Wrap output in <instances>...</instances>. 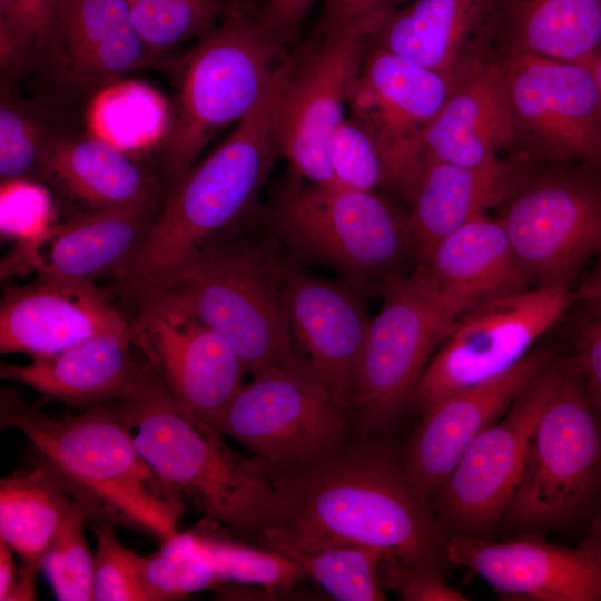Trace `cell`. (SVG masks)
<instances>
[{"label": "cell", "instance_id": "obj_1", "mask_svg": "<svg viewBox=\"0 0 601 601\" xmlns=\"http://www.w3.org/2000/svg\"><path fill=\"white\" fill-rule=\"evenodd\" d=\"M268 474L276 497L274 525L374 549L413 565L443 571L449 563L447 536L431 499L387 442L345 440L314 461Z\"/></svg>", "mask_w": 601, "mask_h": 601}, {"label": "cell", "instance_id": "obj_2", "mask_svg": "<svg viewBox=\"0 0 601 601\" xmlns=\"http://www.w3.org/2000/svg\"><path fill=\"white\" fill-rule=\"evenodd\" d=\"M1 426L28 437L36 462L86 509L91 522L131 528L161 542L178 532L183 500L140 454L116 408L96 404L57 420L6 393Z\"/></svg>", "mask_w": 601, "mask_h": 601}, {"label": "cell", "instance_id": "obj_3", "mask_svg": "<svg viewBox=\"0 0 601 601\" xmlns=\"http://www.w3.org/2000/svg\"><path fill=\"white\" fill-rule=\"evenodd\" d=\"M285 67L227 138L174 183L130 264L131 288L161 286L249 211L278 152L274 120Z\"/></svg>", "mask_w": 601, "mask_h": 601}, {"label": "cell", "instance_id": "obj_4", "mask_svg": "<svg viewBox=\"0 0 601 601\" xmlns=\"http://www.w3.org/2000/svg\"><path fill=\"white\" fill-rule=\"evenodd\" d=\"M116 410L166 487L189 499L205 520L258 539L275 524L266 464L230 449L219 432L178 403L148 365L135 394Z\"/></svg>", "mask_w": 601, "mask_h": 601}, {"label": "cell", "instance_id": "obj_5", "mask_svg": "<svg viewBox=\"0 0 601 601\" xmlns=\"http://www.w3.org/2000/svg\"><path fill=\"white\" fill-rule=\"evenodd\" d=\"M223 337L252 375L292 363L295 352L279 278V257L243 239L200 250L161 286Z\"/></svg>", "mask_w": 601, "mask_h": 601}, {"label": "cell", "instance_id": "obj_6", "mask_svg": "<svg viewBox=\"0 0 601 601\" xmlns=\"http://www.w3.org/2000/svg\"><path fill=\"white\" fill-rule=\"evenodd\" d=\"M279 39L262 21L233 10L183 58L160 148L173 183L194 166L209 139L255 107L278 68Z\"/></svg>", "mask_w": 601, "mask_h": 601}, {"label": "cell", "instance_id": "obj_7", "mask_svg": "<svg viewBox=\"0 0 601 601\" xmlns=\"http://www.w3.org/2000/svg\"><path fill=\"white\" fill-rule=\"evenodd\" d=\"M268 226L295 260L332 267L352 287L414 256L406 211L376 191L292 175L270 206Z\"/></svg>", "mask_w": 601, "mask_h": 601}, {"label": "cell", "instance_id": "obj_8", "mask_svg": "<svg viewBox=\"0 0 601 601\" xmlns=\"http://www.w3.org/2000/svg\"><path fill=\"white\" fill-rule=\"evenodd\" d=\"M553 365L552 387L502 520L519 531L569 521L585 506L601 479V413L571 358L555 357Z\"/></svg>", "mask_w": 601, "mask_h": 601}, {"label": "cell", "instance_id": "obj_9", "mask_svg": "<svg viewBox=\"0 0 601 601\" xmlns=\"http://www.w3.org/2000/svg\"><path fill=\"white\" fill-rule=\"evenodd\" d=\"M524 162L502 223L530 287H569L601 250V170Z\"/></svg>", "mask_w": 601, "mask_h": 601}, {"label": "cell", "instance_id": "obj_10", "mask_svg": "<svg viewBox=\"0 0 601 601\" xmlns=\"http://www.w3.org/2000/svg\"><path fill=\"white\" fill-rule=\"evenodd\" d=\"M371 318L349 411L362 432L394 424L414 394L433 354L463 309L417 266L391 275Z\"/></svg>", "mask_w": 601, "mask_h": 601}, {"label": "cell", "instance_id": "obj_11", "mask_svg": "<svg viewBox=\"0 0 601 601\" xmlns=\"http://www.w3.org/2000/svg\"><path fill=\"white\" fill-rule=\"evenodd\" d=\"M575 303L569 287H529L470 307L453 322L414 394L425 412L442 398L520 363Z\"/></svg>", "mask_w": 601, "mask_h": 601}, {"label": "cell", "instance_id": "obj_12", "mask_svg": "<svg viewBox=\"0 0 601 601\" xmlns=\"http://www.w3.org/2000/svg\"><path fill=\"white\" fill-rule=\"evenodd\" d=\"M497 58L509 96L512 158L601 170V99L590 65L532 55Z\"/></svg>", "mask_w": 601, "mask_h": 601}, {"label": "cell", "instance_id": "obj_13", "mask_svg": "<svg viewBox=\"0 0 601 601\" xmlns=\"http://www.w3.org/2000/svg\"><path fill=\"white\" fill-rule=\"evenodd\" d=\"M346 411L306 361L267 367L243 384L217 432L259 457L268 470L314 461L346 440Z\"/></svg>", "mask_w": 601, "mask_h": 601}, {"label": "cell", "instance_id": "obj_14", "mask_svg": "<svg viewBox=\"0 0 601 601\" xmlns=\"http://www.w3.org/2000/svg\"><path fill=\"white\" fill-rule=\"evenodd\" d=\"M384 21L363 19L322 36L298 66L286 63L274 121L277 151L293 176L318 185H338L326 161L325 144L345 119L353 82L372 36Z\"/></svg>", "mask_w": 601, "mask_h": 601}, {"label": "cell", "instance_id": "obj_15", "mask_svg": "<svg viewBox=\"0 0 601 601\" xmlns=\"http://www.w3.org/2000/svg\"><path fill=\"white\" fill-rule=\"evenodd\" d=\"M131 290L138 307L129 324L134 345L178 403L217 431L243 385L242 359L171 295L154 288Z\"/></svg>", "mask_w": 601, "mask_h": 601}, {"label": "cell", "instance_id": "obj_16", "mask_svg": "<svg viewBox=\"0 0 601 601\" xmlns=\"http://www.w3.org/2000/svg\"><path fill=\"white\" fill-rule=\"evenodd\" d=\"M554 358L521 391L500 420L479 434L431 497L446 536L491 539L502 523L522 472L530 436L552 387Z\"/></svg>", "mask_w": 601, "mask_h": 601}, {"label": "cell", "instance_id": "obj_17", "mask_svg": "<svg viewBox=\"0 0 601 601\" xmlns=\"http://www.w3.org/2000/svg\"><path fill=\"white\" fill-rule=\"evenodd\" d=\"M463 78V77H462ZM370 42L353 82L351 117L380 145L396 189L418 160L425 129L462 79Z\"/></svg>", "mask_w": 601, "mask_h": 601}, {"label": "cell", "instance_id": "obj_18", "mask_svg": "<svg viewBox=\"0 0 601 601\" xmlns=\"http://www.w3.org/2000/svg\"><path fill=\"white\" fill-rule=\"evenodd\" d=\"M279 278L294 343L347 412L370 318L352 286L314 276L279 257Z\"/></svg>", "mask_w": 601, "mask_h": 601}, {"label": "cell", "instance_id": "obj_19", "mask_svg": "<svg viewBox=\"0 0 601 601\" xmlns=\"http://www.w3.org/2000/svg\"><path fill=\"white\" fill-rule=\"evenodd\" d=\"M449 563L466 568L496 592L534 601H601V560L528 533L512 540L451 535Z\"/></svg>", "mask_w": 601, "mask_h": 601}, {"label": "cell", "instance_id": "obj_20", "mask_svg": "<svg viewBox=\"0 0 601 601\" xmlns=\"http://www.w3.org/2000/svg\"><path fill=\"white\" fill-rule=\"evenodd\" d=\"M554 357L550 345H536L504 374L455 392L423 412L401 453L411 479L426 496H433L471 443Z\"/></svg>", "mask_w": 601, "mask_h": 601}, {"label": "cell", "instance_id": "obj_21", "mask_svg": "<svg viewBox=\"0 0 601 601\" xmlns=\"http://www.w3.org/2000/svg\"><path fill=\"white\" fill-rule=\"evenodd\" d=\"M154 210H90L51 223L36 238L17 244L1 264V278L35 272L88 283L104 276L125 279L155 220Z\"/></svg>", "mask_w": 601, "mask_h": 601}, {"label": "cell", "instance_id": "obj_22", "mask_svg": "<svg viewBox=\"0 0 601 601\" xmlns=\"http://www.w3.org/2000/svg\"><path fill=\"white\" fill-rule=\"evenodd\" d=\"M42 48L58 80L85 93L102 90L154 60L125 0H63Z\"/></svg>", "mask_w": 601, "mask_h": 601}, {"label": "cell", "instance_id": "obj_23", "mask_svg": "<svg viewBox=\"0 0 601 601\" xmlns=\"http://www.w3.org/2000/svg\"><path fill=\"white\" fill-rule=\"evenodd\" d=\"M120 316L93 283L37 275L33 282L3 292L0 351L31 358L55 355Z\"/></svg>", "mask_w": 601, "mask_h": 601}, {"label": "cell", "instance_id": "obj_24", "mask_svg": "<svg viewBox=\"0 0 601 601\" xmlns=\"http://www.w3.org/2000/svg\"><path fill=\"white\" fill-rule=\"evenodd\" d=\"M523 167L514 158L466 167L420 155L398 190L410 204L406 217L417 263L446 235L500 206Z\"/></svg>", "mask_w": 601, "mask_h": 601}, {"label": "cell", "instance_id": "obj_25", "mask_svg": "<svg viewBox=\"0 0 601 601\" xmlns=\"http://www.w3.org/2000/svg\"><path fill=\"white\" fill-rule=\"evenodd\" d=\"M131 345L129 324L120 316L55 355L33 357L26 365L2 363L0 376L75 407L125 401L135 394L147 370L134 359Z\"/></svg>", "mask_w": 601, "mask_h": 601}, {"label": "cell", "instance_id": "obj_26", "mask_svg": "<svg viewBox=\"0 0 601 601\" xmlns=\"http://www.w3.org/2000/svg\"><path fill=\"white\" fill-rule=\"evenodd\" d=\"M372 42L430 69L464 77L492 50V0H412Z\"/></svg>", "mask_w": 601, "mask_h": 601}, {"label": "cell", "instance_id": "obj_27", "mask_svg": "<svg viewBox=\"0 0 601 601\" xmlns=\"http://www.w3.org/2000/svg\"><path fill=\"white\" fill-rule=\"evenodd\" d=\"M511 137L504 71L491 52L456 83L422 135L418 154L459 166H485L509 149Z\"/></svg>", "mask_w": 601, "mask_h": 601}, {"label": "cell", "instance_id": "obj_28", "mask_svg": "<svg viewBox=\"0 0 601 601\" xmlns=\"http://www.w3.org/2000/svg\"><path fill=\"white\" fill-rule=\"evenodd\" d=\"M35 177L85 211L155 209L159 193L154 176L121 148L96 136L53 134Z\"/></svg>", "mask_w": 601, "mask_h": 601}, {"label": "cell", "instance_id": "obj_29", "mask_svg": "<svg viewBox=\"0 0 601 601\" xmlns=\"http://www.w3.org/2000/svg\"><path fill=\"white\" fill-rule=\"evenodd\" d=\"M417 266L463 312L530 287L502 223L486 214L446 235Z\"/></svg>", "mask_w": 601, "mask_h": 601}, {"label": "cell", "instance_id": "obj_30", "mask_svg": "<svg viewBox=\"0 0 601 601\" xmlns=\"http://www.w3.org/2000/svg\"><path fill=\"white\" fill-rule=\"evenodd\" d=\"M601 48V0H492V50L589 63Z\"/></svg>", "mask_w": 601, "mask_h": 601}, {"label": "cell", "instance_id": "obj_31", "mask_svg": "<svg viewBox=\"0 0 601 601\" xmlns=\"http://www.w3.org/2000/svg\"><path fill=\"white\" fill-rule=\"evenodd\" d=\"M259 541L294 561L336 600H386L378 573L383 555L377 550L319 539L277 524L266 529Z\"/></svg>", "mask_w": 601, "mask_h": 601}, {"label": "cell", "instance_id": "obj_32", "mask_svg": "<svg viewBox=\"0 0 601 601\" xmlns=\"http://www.w3.org/2000/svg\"><path fill=\"white\" fill-rule=\"evenodd\" d=\"M75 500L42 465L0 481V539L24 562L42 566Z\"/></svg>", "mask_w": 601, "mask_h": 601}, {"label": "cell", "instance_id": "obj_33", "mask_svg": "<svg viewBox=\"0 0 601 601\" xmlns=\"http://www.w3.org/2000/svg\"><path fill=\"white\" fill-rule=\"evenodd\" d=\"M203 520L194 530L208 555L216 579L256 584L268 594L286 592L307 575L294 561L270 549L254 548L220 535L218 528Z\"/></svg>", "mask_w": 601, "mask_h": 601}, {"label": "cell", "instance_id": "obj_34", "mask_svg": "<svg viewBox=\"0 0 601 601\" xmlns=\"http://www.w3.org/2000/svg\"><path fill=\"white\" fill-rule=\"evenodd\" d=\"M144 575L151 601L183 598L218 583L194 530L177 532L144 556Z\"/></svg>", "mask_w": 601, "mask_h": 601}, {"label": "cell", "instance_id": "obj_35", "mask_svg": "<svg viewBox=\"0 0 601 601\" xmlns=\"http://www.w3.org/2000/svg\"><path fill=\"white\" fill-rule=\"evenodd\" d=\"M227 0H144L130 7L132 24L156 58L183 41L210 31Z\"/></svg>", "mask_w": 601, "mask_h": 601}, {"label": "cell", "instance_id": "obj_36", "mask_svg": "<svg viewBox=\"0 0 601 601\" xmlns=\"http://www.w3.org/2000/svg\"><path fill=\"white\" fill-rule=\"evenodd\" d=\"M46 114L30 101L16 97L1 82L0 176L2 183L35 176L47 140L53 135Z\"/></svg>", "mask_w": 601, "mask_h": 601}, {"label": "cell", "instance_id": "obj_37", "mask_svg": "<svg viewBox=\"0 0 601 601\" xmlns=\"http://www.w3.org/2000/svg\"><path fill=\"white\" fill-rule=\"evenodd\" d=\"M87 520L86 509L75 501L43 558L41 568L58 600H93L95 556L83 534Z\"/></svg>", "mask_w": 601, "mask_h": 601}, {"label": "cell", "instance_id": "obj_38", "mask_svg": "<svg viewBox=\"0 0 601 601\" xmlns=\"http://www.w3.org/2000/svg\"><path fill=\"white\" fill-rule=\"evenodd\" d=\"M325 157L341 186L364 191L388 186V162L384 151L352 118H345L329 134Z\"/></svg>", "mask_w": 601, "mask_h": 601}, {"label": "cell", "instance_id": "obj_39", "mask_svg": "<svg viewBox=\"0 0 601 601\" xmlns=\"http://www.w3.org/2000/svg\"><path fill=\"white\" fill-rule=\"evenodd\" d=\"M112 524L93 523L97 551L93 564L95 601H151L144 575V556L125 548Z\"/></svg>", "mask_w": 601, "mask_h": 601}, {"label": "cell", "instance_id": "obj_40", "mask_svg": "<svg viewBox=\"0 0 601 601\" xmlns=\"http://www.w3.org/2000/svg\"><path fill=\"white\" fill-rule=\"evenodd\" d=\"M50 204L46 193L26 179L2 183V236L18 243L31 240L50 225Z\"/></svg>", "mask_w": 601, "mask_h": 601}, {"label": "cell", "instance_id": "obj_41", "mask_svg": "<svg viewBox=\"0 0 601 601\" xmlns=\"http://www.w3.org/2000/svg\"><path fill=\"white\" fill-rule=\"evenodd\" d=\"M380 580L384 589L395 591L406 601H466L469 598L445 581L443 571L382 558Z\"/></svg>", "mask_w": 601, "mask_h": 601}, {"label": "cell", "instance_id": "obj_42", "mask_svg": "<svg viewBox=\"0 0 601 601\" xmlns=\"http://www.w3.org/2000/svg\"><path fill=\"white\" fill-rule=\"evenodd\" d=\"M581 311L572 332L573 365L601 413V300H580Z\"/></svg>", "mask_w": 601, "mask_h": 601}, {"label": "cell", "instance_id": "obj_43", "mask_svg": "<svg viewBox=\"0 0 601 601\" xmlns=\"http://www.w3.org/2000/svg\"><path fill=\"white\" fill-rule=\"evenodd\" d=\"M41 48L36 29L10 4L0 1V69L8 81L28 68L35 52Z\"/></svg>", "mask_w": 601, "mask_h": 601}, {"label": "cell", "instance_id": "obj_44", "mask_svg": "<svg viewBox=\"0 0 601 601\" xmlns=\"http://www.w3.org/2000/svg\"><path fill=\"white\" fill-rule=\"evenodd\" d=\"M412 0H323L318 19V35L345 29L368 18L387 19Z\"/></svg>", "mask_w": 601, "mask_h": 601}, {"label": "cell", "instance_id": "obj_45", "mask_svg": "<svg viewBox=\"0 0 601 601\" xmlns=\"http://www.w3.org/2000/svg\"><path fill=\"white\" fill-rule=\"evenodd\" d=\"M316 0H266L260 20L278 38L290 36L304 21Z\"/></svg>", "mask_w": 601, "mask_h": 601}, {"label": "cell", "instance_id": "obj_46", "mask_svg": "<svg viewBox=\"0 0 601 601\" xmlns=\"http://www.w3.org/2000/svg\"><path fill=\"white\" fill-rule=\"evenodd\" d=\"M13 7L38 32L41 48L50 36L63 0H0ZM40 48V49H41Z\"/></svg>", "mask_w": 601, "mask_h": 601}, {"label": "cell", "instance_id": "obj_47", "mask_svg": "<svg viewBox=\"0 0 601 601\" xmlns=\"http://www.w3.org/2000/svg\"><path fill=\"white\" fill-rule=\"evenodd\" d=\"M13 550L0 539V600L7 601L17 581Z\"/></svg>", "mask_w": 601, "mask_h": 601}, {"label": "cell", "instance_id": "obj_48", "mask_svg": "<svg viewBox=\"0 0 601 601\" xmlns=\"http://www.w3.org/2000/svg\"><path fill=\"white\" fill-rule=\"evenodd\" d=\"M575 302L601 300V250L597 255V262L581 285L574 290Z\"/></svg>", "mask_w": 601, "mask_h": 601}, {"label": "cell", "instance_id": "obj_49", "mask_svg": "<svg viewBox=\"0 0 601 601\" xmlns=\"http://www.w3.org/2000/svg\"><path fill=\"white\" fill-rule=\"evenodd\" d=\"M39 568L24 564L7 601L35 600V574Z\"/></svg>", "mask_w": 601, "mask_h": 601}, {"label": "cell", "instance_id": "obj_50", "mask_svg": "<svg viewBox=\"0 0 601 601\" xmlns=\"http://www.w3.org/2000/svg\"><path fill=\"white\" fill-rule=\"evenodd\" d=\"M580 544L591 550L601 560V513L593 521L587 539Z\"/></svg>", "mask_w": 601, "mask_h": 601}, {"label": "cell", "instance_id": "obj_51", "mask_svg": "<svg viewBox=\"0 0 601 601\" xmlns=\"http://www.w3.org/2000/svg\"><path fill=\"white\" fill-rule=\"evenodd\" d=\"M589 65L592 69V72H593V76L598 86L600 99H601V48L597 52V55L592 58V60L589 62Z\"/></svg>", "mask_w": 601, "mask_h": 601}, {"label": "cell", "instance_id": "obj_52", "mask_svg": "<svg viewBox=\"0 0 601 601\" xmlns=\"http://www.w3.org/2000/svg\"><path fill=\"white\" fill-rule=\"evenodd\" d=\"M125 1L129 4V7H131V6H134V4L138 3V2L144 1V0H125Z\"/></svg>", "mask_w": 601, "mask_h": 601}]
</instances>
